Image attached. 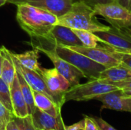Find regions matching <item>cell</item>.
<instances>
[{
  "label": "cell",
  "mask_w": 131,
  "mask_h": 130,
  "mask_svg": "<svg viewBox=\"0 0 131 130\" xmlns=\"http://www.w3.org/2000/svg\"><path fill=\"white\" fill-rule=\"evenodd\" d=\"M7 2V0H0V7L4 5Z\"/></svg>",
  "instance_id": "36"
},
{
  "label": "cell",
  "mask_w": 131,
  "mask_h": 130,
  "mask_svg": "<svg viewBox=\"0 0 131 130\" xmlns=\"http://www.w3.org/2000/svg\"><path fill=\"white\" fill-rule=\"evenodd\" d=\"M57 25H63L71 29L85 30L91 32L105 31L111 26L99 22L93 8L83 0L74 2L71 10L65 15L58 18Z\"/></svg>",
  "instance_id": "2"
},
{
  "label": "cell",
  "mask_w": 131,
  "mask_h": 130,
  "mask_svg": "<svg viewBox=\"0 0 131 130\" xmlns=\"http://www.w3.org/2000/svg\"><path fill=\"white\" fill-rule=\"evenodd\" d=\"M17 21L21 28L31 38L45 39L57 25L58 17L39 8L28 5H17Z\"/></svg>",
  "instance_id": "1"
},
{
  "label": "cell",
  "mask_w": 131,
  "mask_h": 130,
  "mask_svg": "<svg viewBox=\"0 0 131 130\" xmlns=\"http://www.w3.org/2000/svg\"><path fill=\"white\" fill-rule=\"evenodd\" d=\"M104 44V46L97 45L95 48H86L82 45L70 46L67 48L87 56L92 61L101 64L105 68L119 64L121 62L114 55L111 48L106 44Z\"/></svg>",
  "instance_id": "7"
},
{
  "label": "cell",
  "mask_w": 131,
  "mask_h": 130,
  "mask_svg": "<svg viewBox=\"0 0 131 130\" xmlns=\"http://www.w3.org/2000/svg\"><path fill=\"white\" fill-rule=\"evenodd\" d=\"M56 54L62 59L73 64L89 80L98 79L100 74L105 69L101 64L92 61L87 56L73 51L65 46L52 44Z\"/></svg>",
  "instance_id": "3"
},
{
  "label": "cell",
  "mask_w": 131,
  "mask_h": 130,
  "mask_svg": "<svg viewBox=\"0 0 131 130\" xmlns=\"http://www.w3.org/2000/svg\"><path fill=\"white\" fill-rule=\"evenodd\" d=\"M131 36V28H126V29H124Z\"/></svg>",
  "instance_id": "37"
},
{
  "label": "cell",
  "mask_w": 131,
  "mask_h": 130,
  "mask_svg": "<svg viewBox=\"0 0 131 130\" xmlns=\"http://www.w3.org/2000/svg\"><path fill=\"white\" fill-rule=\"evenodd\" d=\"M45 40L50 41L52 44L65 47L82 45L81 41L71 28L60 25H55Z\"/></svg>",
  "instance_id": "12"
},
{
  "label": "cell",
  "mask_w": 131,
  "mask_h": 130,
  "mask_svg": "<svg viewBox=\"0 0 131 130\" xmlns=\"http://www.w3.org/2000/svg\"><path fill=\"white\" fill-rule=\"evenodd\" d=\"M119 90L117 87L103 82L98 79L89 80L85 84H79L71 87L64 93L65 102L74 101H88L94 100L97 97Z\"/></svg>",
  "instance_id": "4"
},
{
  "label": "cell",
  "mask_w": 131,
  "mask_h": 130,
  "mask_svg": "<svg viewBox=\"0 0 131 130\" xmlns=\"http://www.w3.org/2000/svg\"><path fill=\"white\" fill-rule=\"evenodd\" d=\"M11 100L12 105V113L15 117L23 118L28 115L27 105L24 99L17 76L14 78L12 84L10 86Z\"/></svg>",
  "instance_id": "15"
},
{
  "label": "cell",
  "mask_w": 131,
  "mask_h": 130,
  "mask_svg": "<svg viewBox=\"0 0 131 130\" xmlns=\"http://www.w3.org/2000/svg\"><path fill=\"white\" fill-rule=\"evenodd\" d=\"M95 34L101 40V43L117 51L131 54V36L124 29L111 27L107 31H98Z\"/></svg>",
  "instance_id": "9"
},
{
  "label": "cell",
  "mask_w": 131,
  "mask_h": 130,
  "mask_svg": "<svg viewBox=\"0 0 131 130\" xmlns=\"http://www.w3.org/2000/svg\"><path fill=\"white\" fill-rule=\"evenodd\" d=\"M14 117L13 113L0 102V130H5L6 126Z\"/></svg>",
  "instance_id": "23"
},
{
  "label": "cell",
  "mask_w": 131,
  "mask_h": 130,
  "mask_svg": "<svg viewBox=\"0 0 131 130\" xmlns=\"http://www.w3.org/2000/svg\"><path fill=\"white\" fill-rule=\"evenodd\" d=\"M74 34L78 36L79 40L81 41L82 46L86 48H95L98 45L99 42H101V40L98 38V36L91 31H85V30H78L72 29Z\"/></svg>",
  "instance_id": "21"
},
{
  "label": "cell",
  "mask_w": 131,
  "mask_h": 130,
  "mask_svg": "<svg viewBox=\"0 0 131 130\" xmlns=\"http://www.w3.org/2000/svg\"><path fill=\"white\" fill-rule=\"evenodd\" d=\"M123 93L125 95V96H127V97H131V89L130 90H121Z\"/></svg>",
  "instance_id": "33"
},
{
  "label": "cell",
  "mask_w": 131,
  "mask_h": 130,
  "mask_svg": "<svg viewBox=\"0 0 131 130\" xmlns=\"http://www.w3.org/2000/svg\"><path fill=\"white\" fill-rule=\"evenodd\" d=\"M74 3V0H21L17 4H28L47 11L58 18L68 13Z\"/></svg>",
  "instance_id": "13"
},
{
  "label": "cell",
  "mask_w": 131,
  "mask_h": 130,
  "mask_svg": "<svg viewBox=\"0 0 131 130\" xmlns=\"http://www.w3.org/2000/svg\"><path fill=\"white\" fill-rule=\"evenodd\" d=\"M128 8L131 11V0H130V2H129V5H128Z\"/></svg>",
  "instance_id": "38"
},
{
  "label": "cell",
  "mask_w": 131,
  "mask_h": 130,
  "mask_svg": "<svg viewBox=\"0 0 131 130\" xmlns=\"http://www.w3.org/2000/svg\"><path fill=\"white\" fill-rule=\"evenodd\" d=\"M11 54V51H10ZM12 57V55H11ZM12 59L15 64V70H16V76L24 97V99L25 100L26 105H27V108H28V115H31L35 107V102H34V96H33V90L31 88V87L29 86V84L27 83V81L25 80V77H23L18 66L17 65V64L15 63V61H14V59L12 57Z\"/></svg>",
  "instance_id": "19"
},
{
  "label": "cell",
  "mask_w": 131,
  "mask_h": 130,
  "mask_svg": "<svg viewBox=\"0 0 131 130\" xmlns=\"http://www.w3.org/2000/svg\"><path fill=\"white\" fill-rule=\"evenodd\" d=\"M115 87H117L120 90H130L131 89V78L123 80V81H119V82H115L111 84Z\"/></svg>",
  "instance_id": "28"
},
{
  "label": "cell",
  "mask_w": 131,
  "mask_h": 130,
  "mask_svg": "<svg viewBox=\"0 0 131 130\" xmlns=\"http://www.w3.org/2000/svg\"><path fill=\"white\" fill-rule=\"evenodd\" d=\"M33 96L35 106L36 107L53 116H61V107H60L48 97L35 90H33Z\"/></svg>",
  "instance_id": "17"
},
{
  "label": "cell",
  "mask_w": 131,
  "mask_h": 130,
  "mask_svg": "<svg viewBox=\"0 0 131 130\" xmlns=\"http://www.w3.org/2000/svg\"><path fill=\"white\" fill-rule=\"evenodd\" d=\"M0 102L7 109H8L12 112L10 86L7 84L1 77H0Z\"/></svg>",
  "instance_id": "22"
},
{
  "label": "cell",
  "mask_w": 131,
  "mask_h": 130,
  "mask_svg": "<svg viewBox=\"0 0 131 130\" xmlns=\"http://www.w3.org/2000/svg\"><path fill=\"white\" fill-rule=\"evenodd\" d=\"M130 78H131V68L121 62L116 66L105 68L100 74L98 80L111 84Z\"/></svg>",
  "instance_id": "16"
},
{
  "label": "cell",
  "mask_w": 131,
  "mask_h": 130,
  "mask_svg": "<svg viewBox=\"0 0 131 130\" xmlns=\"http://www.w3.org/2000/svg\"><path fill=\"white\" fill-rule=\"evenodd\" d=\"M19 1H21V0H7V2H9V3H12V4H15V5H16Z\"/></svg>",
  "instance_id": "35"
},
{
  "label": "cell",
  "mask_w": 131,
  "mask_h": 130,
  "mask_svg": "<svg viewBox=\"0 0 131 130\" xmlns=\"http://www.w3.org/2000/svg\"><path fill=\"white\" fill-rule=\"evenodd\" d=\"M87 4L93 7L94 5L97 4H105V3H109L111 2H114V0H83Z\"/></svg>",
  "instance_id": "30"
},
{
  "label": "cell",
  "mask_w": 131,
  "mask_h": 130,
  "mask_svg": "<svg viewBox=\"0 0 131 130\" xmlns=\"http://www.w3.org/2000/svg\"><path fill=\"white\" fill-rule=\"evenodd\" d=\"M11 55H12V58L14 59V61H15V63L17 64V65L18 66L23 77H25V80L29 84V86L31 87L32 90H35V91H37V92H39V93H41L46 95L50 99H51L55 103H57L60 107H62V105L60 103V102L58 101L57 97L48 90V88L47 87V86H46L45 81L43 80L42 77H41V75L37 71L29 70V69L21 66L20 64L19 61H18V59L14 55V53L11 52Z\"/></svg>",
  "instance_id": "11"
},
{
  "label": "cell",
  "mask_w": 131,
  "mask_h": 130,
  "mask_svg": "<svg viewBox=\"0 0 131 130\" xmlns=\"http://www.w3.org/2000/svg\"><path fill=\"white\" fill-rule=\"evenodd\" d=\"M30 116L35 127L38 130H64L65 129L61 116H53L36 107Z\"/></svg>",
  "instance_id": "14"
},
{
  "label": "cell",
  "mask_w": 131,
  "mask_h": 130,
  "mask_svg": "<svg viewBox=\"0 0 131 130\" xmlns=\"http://www.w3.org/2000/svg\"><path fill=\"white\" fill-rule=\"evenodd\" d=\"M84 127V120H82L73 125L65 126L64 130H83Z\"/></svg>",
  "instance_id": "29"
},
{
  "label": "cell",
  "mask_w": 131,
  "mask_h": 130,
  "mask_svg": "<svg viewBox=\"0 0 131 130\" xmlns=\"http://www.w3.org/2000/svg\"><path fill=\"white\" fill-rule=\"evenodd\" d=\"M0 51L2 54V65L1 78L9 86L12 84L16 74L15 64L12 59L10 51L5 47H2Z\"/></svg>",
  "instance_id": "18"
},
{
  "label": "cell",
  "mask_w": 131,
  "mask_h": 130,
  "mask_svg": "<svg viewBox=\"0 0 131 130\" xmlns=\"http://www.w3.org/2000/svg\"><path fill=\"white\" fill-rule=\"evenodd\" d=\"M92 8L95 15L103 17L111 27L117 29L131 28V11L128 8L114 1L105 4H97Z\"/></svg>",
  "instance_id": "5"
},
{
  "label": "cell",
  "mask_w": 131,
  "mask_h": 130,
  "mask_svg": "<svg viewBox=\"0 0 131 130\" xmlns=\"http://www.w3.org/2000/svg\"><path fill=\"white\" fill-rule=\"evenodd\" d=\"M34 48L38 49L39 51L44 53L51 61V62L54 66V68L68 80L71 87L79 84L81 79L85 77L84 74L76 67H74L73 64H70L67 61L60 57L56 54L53 48L51 49H48L43 46H38V45L36 46L34 45Z\"/></svg>",
  "instance_id": "6"
},
{
  "label": "cell",
  "mask_w": 131,
  "mask_h": 130,
  "mask_svg": "<svg viewBox=\"0 0 131 130\" xmlns=\"http://www.w3.org/2000/svg\"><path fill=\"white\" fill-rule=\"evenodd\" d=\"M94 100L102 103V109L131 113V97L125 96L120 89L100 95Z\"/></svg>",
  "instance_id": "10"
},
{
  "label": "cell",
  "mask_w": 131,
  "mask_h": 130,
  "mask_svg": "<svg viewBox=\"0 0 131 130\" xmlns=\"http://www.w3.org/2000/svg\"><path fill=\"white\" fill-rule=\"evenodd\" d=\"M14 120L21 130H38L35 127L30 115L23 118H18L15 116Z\"/></svg>",
  "instance_id": "24"
},
{
  "label": "cell",
  "mask_w": 131,
  "mask_h": 130,
  "mask_svg": "<svg viewBox=\"0 0 131 130\" xmlns=\"http://www.w3.org/2000/svg\"><path fill=\"white\" fill-rule=\"evenodd\" d=\"M84 127L83 130H100L94 120L88 116H84Z\"/></svg>",
  "instance_id": "27"
},
{
  "label": "cell",
  "mask_w": 131,
  "mask_h": 130,
  "mask_svg": "<svg viewBox=\"0 0 131 130\" xmlns=\"http://www.w3.org/2000/svg\"><path fill=\"white\" fill-rule=\"evenodd\" d=\"M114 1L124 5V7H127V8H128V5L130 2V0H114Z\"/></svg>",
  "instance_id": "32"
},
{
  "label": "cell",
  "mask_w": 131,
  "mask_h": 130,
  "mask_svg": "<svg viewBox=\"0 0 131 130\" xmlns=\"http://www.w3.org/2000/svg\"><path fill=\"white\" fill-rule=\"evenodd\" d=\"M39 51L34 48L33 50L26 51L22 54H15L14 55L19 61L20 64L29 70H32L38 72L41 69L40 64L38 63V54Z\"/></svg>",
  "instance_id": "20"
},
{
  "label": "cell",
  "mask_w": 131,
  "mask_h": 130,
  "mask_svg": "<svg viewBox=\"0 0 131 130\" xmlns=\"http://www.w3.org/2000/svg\"><path fill=\"white\" fill-rule=\"evenodd\" d=\"M5 130H21L20 128L18 127V126L16 124L15 121L14 120V119L10 121L8 125L6 126V128H5Z\"/></svg>",
  "instance_id": "31"
},
{
  "label": "cell",
  "mask_w": 131,
  "mask_h": 130,
  "mask_svg": "<svg viewBox=\"0 0 131 130\" xmlns=\"http://www.w3.org/2000/svg\"><path fill=\"white\" fill-rule=\"evenodd\" d=\"M2 59H3V57H2V54L0 51V77H1V74H2Z\"/></svg>",
  "instance_id": "34"
},
{
  "label": "cell",
  "mask_w": 131,
  "mask_h": 130,
  "mask_svg": "<svg viewBox=\"0 0 131 130\" xmlns=\"http://www.w3.org/2000/svg\"><path fill=\"white\" fill-rule=\"evenodd\" d=\"M45 81L48 90L57 97L60 103L63 106L65 103L64 93L71 87L68 80L63 77L55 68H42L38 72Z\"/></svg>",
  "instance_id": "8"
},
{
  "label": "cell",
  "mask_w": 131,
  "mask_h": 130,
  "mask_svg": "<svg viewBox=\"0 0 131 130\" xmlns=\"http://www.w3.org/2000/svg\"><path fill=\"white\" fill-rule=\"evenodd\" d=\"M110 48L112 50V51L114 54V55L120 61V62L124 64L125 65H127V67H129L130 68H131V54L125 53V52L120 51H117V50L112 48L111 47H110Z\"/></svg>",
  "instance_id": "25"
},
{
  "label": "cell",
  "mask_w": 131,
  "mask_h": 130,
  "mask_svg": "<svg viewBox=\"0 0 131 130\" xmlns=\"http://www.w3.org/2000/svg\"><path fill=\"white\" fill-rule=\"evenodd\" d=\"M91 118L97 123V126H98V128H99L100 130H117L114 126H112L111 125H110L108 123H107L105 120H104L101 117L92 116Z\"/></svg>",
  "instance_id": "26"
}]
</instances>
